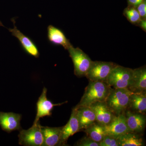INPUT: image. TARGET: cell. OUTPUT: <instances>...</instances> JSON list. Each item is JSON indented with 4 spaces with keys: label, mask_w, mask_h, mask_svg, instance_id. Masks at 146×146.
Listing matches in <instances>:
<instances>
[{
    "label": "cell",
    "mask_w": 146,
    "mask_h": 146,
    "mask_svg": "<svg viewBox=\"0 0 146 146\" xmlns=\"http://www.w3.org/2000/svg\"><path fill=\"white\" fill-rule=\"evenodd\" d=\"M80 126V131H83L96 121L95 113L88 106L75 107Z\"/></svg>",
    "instance_id": "cell-14"
},
{
    "label": "cell",
    "mask_w": 146,
    "mask_h": 146,
    "mask_svg": "<svg viewBox=\"0 0 146 146\" xmlns=\"http://www.w3.org/2000/svg\"><path fill=\"white\" fill-rule=\"evenodd\" d=\"M11 20L13 23L14 28L8 29V30L11 33V35L18 39L25 52L36 58L39 57L40 54L36 44L32 39L22 33L17 29L15 25L16 22L14 18H12Z\"/></svg>",
    "instance_id": "cell-7"
},
{
    "label": "cell",
    "mask_w": 146,
    "mask_h": 146,
    "mask_svg": "<svg viewBox=\"0 0 146 146\" xmlns=\"http://www.w3.org/2000/svg\"><path fill=\"white\" fill-rule=\"evenodd\" d=\"M67 50L74 64L75 75L79 77L85 76L93 61L79 48L72 45Z\"/></svg>",
    "instance_id": "cell-5"
},
{
    "label": "cell",
    "mask_w": 146,
    "mask_h": 146,
    "mask_svg": "<svg viewBox=\"0 0 146 146\" xmlns=\"http://www.w3.org/2000/svg\"><path fill=\"white\" fill-rule=\"evenodd\" d=\"M86 136H89L94 141L100 143L107 135L105 131L104 127L95 122L94 123L83 131Z\"/></svg>",
    "instance_id": "cell-20"
},
{
    "label": "cell",
    "mask_w": 146,
    "mask_h": 146,
    "mask_svg": "<svg viewBox=\"0 0 146 146\" xmlns=\"http://www.w3.org/2000/svg\"><path fill=\"white\" fill-rule=\"evenodd\" d=\"M78 146H100V143L96 142L88 136H84L77 143Z\"/></svg>",
    "instance_id": "cell-23"
},
{
    "label": "cell",
    "mask_w": 146,
    "mask_h": 146,
    "mask_svg": "<svg viewBox=\"0 0 146 146\" xmlns=\"http://www.w3.org/2000/svg\"><path fill=\"white\" fill-rule=\"evenodd\" d=\"M100 146H119L118 138L106 135L100 143Z\"/></svg>",
    "instance_id": "cell-22"
},
{
    "label": "cell",
    "mask_w": 146,
    "mask_h": 146,
    "mask_svg": "<svg viewBox=\"0 0 146 146\" xmlns=\"http://www.w3.org/2000/svg\"><path fill=\"white\" fill-rule=\"evenodd\" d=\"M79 131H80V126L78 119L76 109L74 108L70 120L65 126L62 127L61 137L58 146L67 145L68 138Z\"/></svg>",
    "instance_id": "cell-13"
},
{
    "label": "cell",
    "mask_w": 146,
    "mask_h": 146,
    "mask_svg": "<svg viewBox=\"0 0 146 146\" xmlns=\"http://www.w3.org/2000/svg\"><path fill=\"white\" fill-rule=\"evenodd\" d=\"M22 115L13 112H0V126L7 133L22 129L21 121Z\"/></svg>",
    "instance_id": "cell-10"
},
{
    "label": "cell",
    "mask_w": 146,
    "mask_h": 146,
    "mask_svg": "<svg viewBox=\"0 0 146 146\" xmlns=\"http://www.w3.org/2000/svg\"><path fill=\"white\" fill-rule=\"evenodd\" d=\"M123 14L128 21L134 25H138L141 21V16L136 7H131L125 9Z\"/></svg>",
    "instance_id": "cell-21"
},
{
    "label": "cell",
    "mask_w": 146,
    "mask_h": 146,
    "mask_svg": "<svg viewBox=\"0 0 146 146\" xmlns=\"http://www.w3.org/2000/svg\"><path fill=\"white\" fill-rule=\"evenodd\" d=\"M128 89L133 93L146 92L145 66L133 70L132 82Z\"/></svg>",
    "instance_id": "cell-16"
},
{
    "label": "cell",
    "mask_w": 146,
    "mask_h": 146,
    "mask_svg": "<svg viewBox=\"0 0 146 146\" xmlns=\"http://www.w3.org/2000/svg\"><path fill=\"white\" fill-rule=\"evenodd\" d=\"M138 25L141 27V28L146 32V19H141V21H140L139 23L138 24Z\"/></svg>",
    "instance_id": "cell-26"
},
{
    "label": "cell",
    "mask_w": 146,
    "mask_h": 146,
    "mask_svg": "<svg viewBox=\"0 0 146 146\" xmlns=\"http://www.w3.org/2000/svg\"><path fill=\"white\" fill-rule=\"evenodd\" d=\"M96 116V121L103 126L109 123L115 117L108 107L105 102H98L91 105Z\"/></svg>",
    "instance_id": "cell-11"
},
{
    "label": "cell",
    "mask_w": 146,
    "mask_h": 146,
    "mask_svg": "<svg viewBox=\"0 0 146 146\" xmlns=\"http://www.w3.org/2000/svg\"><path fill=\"white\" fill-rule=\"evenodd\" d=\"M111 88L106 82L89 81L81 100L76 107H89L96 102L105 101Z\"/></svg>",
    "instance_id": "cell-1"
},
{
    "label": "cell",
    "mask_w": 146,
    "mask_h": 146,
    "mask_svg": "<svg viewBox=\"0 0 146 146\" xmlns=\"http://www.w3.org/2000/svg\"><path fill=\"white\" fill-rule=\"evenodd\" d=\"M42 129L44 138L43 146H58L62 127H54L42 126Z\"/></svg>",
    "instance_id": "cell-18"
},
{
    "label": "cell",
    "mask_w": 146,
    "mask_h": 146,
    "mask_svg": "<svg viewBox=\"0 0 146 146\" xmlns=\"http://www.w3.org/2000/svg\"><path fill=\"white\" fill-rule=\"evenodd\" d=\"M141 19H146V2L144 1L136 7Z\"/></svg>",
    "instance_id": "cell-24"
},
{
    "label": "cell",
    "mask_w": 146,
    "mask_h": 146,
    "mask_svg": "<svg viewBox=\"0 0 146 146\" xmlns=\"http://www.w3.org/2000/svg\"><path fill=\"white\" fill-rule=\"evenodd\" d=\"M104 127L107 135L117 138L124 133L129 132L127 125L125 113L115 116L109 123Z\"/></svg>",
    "instance_id": "cell-9"
},
{
    "label": "cell",
    "mask_w": 146,
    "mask_h": 146,
    "mask_svg": "<svg viewBox=\"0 0 146 146\" xmlns=\"http://www.w3.org/2000/svg\"><path fill=\"white\" fill-rule=\"evenodd\" d=\"M125 115L129 132L139 133L143 131L146 126L145 115L127 110Z\"/></svg>",
    "instance_id": "cell-12"
},
{
    "label": "cell",
    "mask_w": 146,
    "mask_h": 146,
    "mask_svg": "<svg viewBox=\"0 0 146 146\" xmlns=\"http://www.w3.org/2000/svg\"><path fill=\"white\" fill-rule=\"evenodd\" d=\"M119 146H143L144 143L143 138L138 133L128 132L118 138Z\"/></svg>",
    "instance_id": "cell-19"
},
{
    "label": "cell",
    "mask_w": 146,
    "mask_h": 146,
    "mask_svg": "<svg viewBox=\"0 0 146 146\" xmlns=\"http://www.w3.org/2000/svg\"><path fill=\"white\" fill-rule=\"evenodd\" d=\"M18 135L19 144L25 146H42L44 143V138L42 125L39 121L29 129H21Z\"/></svg>",
    "instance_id": "cell-4"
},
{
    "label": "cell",
    "mask_w": 146,
    "mask_h": 146,
    "mask_svg": "<svg viewBox=\"0 0 146 146\" xmlns=\"http://www.w3.org/2000/svg\"><path fill=\"white\" fill-rule=\"evenodd\" d=\"M133 93L128 88L114 89L111 87L105 102L115 115L123 114L127 110L129 98Z\"/></svg>",
    "instance_id": "cell-2"
},
{
    "label": "cell",
    "mask_w": 146,
    "mask_h": 146,
    "mask_svg": "<svg viewBox=\"0 0 146 146\" xmlns=\"http://www.w3.org/2000/svg\"><path fill=\"white\" fill-rule=\"evenodd\" d=\"M47 89L44 87L42 94L36 102V113L33 123L39 121V119L45 117H50L52 114V111L55 106H59L67 102L62 103L54 104L48 99L47 97Z\"/></svg>",
    "instance_id": "cell-8"
},
{
    "label": "cell",
    "mask_w": 146,
    "mask_h": 146,
    "mask_svg": "<svg viewBox=\"0 0 146 146\" xmlns=\"http://www.w3.org/2000/svg\"><path fill=\"white\" fill-rule=\"evenodd\" d=\"M0 26L3 27V25L1 21H0Z\"/></svg>",
    "instance_id": "cell-27"
},
{
    "label": "cell",
    "mask_w": 146,
    "mask_h": 146,
    "mask_svg": "<svg viewBox=\"0 0 146 146\" xmlns=\"http://www.w3.org/2000/svg\"><path fill=\"white\" fill-rule=\"evenodd\" d=\"M146 92H136L131 95L127 110L145 115Z\"/></svg>",
    "instance_id": "cell-17"
},
{
    "label": "cell",
    "mask_w": 146,
    "mask_h": 146,
    "mask_svg": "<svg viewBox=\"0 0 146 146\" xmlns=\"http://www.w3.org/2000/svg\"><path fill=\"white\" fill-rule=\"evenodd\" d=\"M133 75V69L117 65L110 73L106 83L114 89H128L132 82Z\"/></svg>",
    "instance_id": "cell-3"
},
{
    "label": "cell",
    "mask_w": 146,
    "mask_h": 146,
    "mask_svg": "<svg viewBox=\"0 0 146 146\" xmlns=\"http://www.w3.org/2000/svg\"><path fill=\"white\" fill-rule=\"evenodd\" d=\"M117 65L112 62L93 61L85 77L89 81L106 82L110 73Z\"/></svg>",
    "instance_id": "cell-6"
},
{
    "label": "cell",
    "mask_w": 146,
    "mask_h": 146,
    "mask_svg": "<svg viewBox=\"0 0 146 146\" xmlns=\"http://www.w3.org/2000/svg\"><path fill=\"white\" fill-rule=\"evenodd\" d=\"M143 0H128L129 4L131 7H136L141 3Z\"/></svg>",
    "instance_id": "cell-25"
},
{
    "label": "cell",
    "mask_w": 146,
    "mask_h": 146,
    "mask_svg": "<svg viewBox=\"0 0 146 146\" xmlns=\"http://www.w3.org/2000/svg\"><path fill=\"white\" fill-rule=\"evenodd\" d=\"M47 36L51 44L62 46L65 50H68L72 45L63 31L52 25H50L47 28Z\"/></svg>",
    "instance_id": "cell-15"
}]
</instances>
